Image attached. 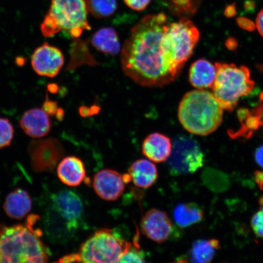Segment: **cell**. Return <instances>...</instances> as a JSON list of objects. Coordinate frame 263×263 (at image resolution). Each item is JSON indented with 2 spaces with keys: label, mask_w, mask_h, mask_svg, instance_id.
<instances>
[{
  "label": "cell",
  "mask_w": 263,
  "mask_h": 263,
  "mask_svg": "<svg viewBox=\"0 0 263 263\" xmlns=\"http://www.w3.org/2000/svg\"><path fill=\"white\" fill-rule=\"evenodd\" d=\"M168 23L163 12L144 16L131 29L121 49L124 73L144 87H162L175 81L181 73L163 42Z\"/></svg>",
  "instance_id": "6da1fadb"
},
{
  "label": "cell",
  "mask_w": 263,
  "mask_h": 263,
  "mask_svg": "<svg viewBox=\"0 0 263 263\" xmlns=\"http://www.w3.org/2000/svg\"><path fill=\"white\" fill-rule=\"evenodd\" d=\"M178 118L184 129L197 136H205L221 124L223 109L215 95L205 90L188 92L181 100Z\"/></svg>",
  "instance_id": "7a4b0ae2"
},
{
  "label": "cell",
  "mask_w": 263,
  "mask_h": 263,
  "mask_svg": "<svg viewBox=\"0 0 263 263\" xmlns=\"http://www.w3.org/2000/svg\"><path fill=\"white\" fill-rule=\"evenodd\" d=\"M84 204L80 196L71 190L52 194L45 210V232L53 241L61 242L77 231L84 216Z\"/></svg>",
  "instance_id": "3957f363"
},
{
  "label": "cell",
  "mask_w": 263,
  "mask_h": 263,
  "mask_svg": "<svg viewBox=\"0 0 263 263\" xmlns=\"http://www.w3.org/2000/svg\"><path fill=\"white\" fill-rule=\"evenodd\" d=\"M48 259L47 249L29 223L0 227V263H47Z\"/></svg>",
  "instance_id": "277c9868"
},
{
  "label": "cell",
  "mask_w": 263,
  "mask_h": 263,
  "mask_svg": "<svg viewBox=\"0 0 263 263\" xmlns=\"http://www.w3.org/2000/svg\"><path fill=\"white\" fill-rule=\"evenodd\" d=\"M86 0H51L41 26L42 34L51 37L62 31L78 39L91 29Z\"/></svg>",
  "instance_id": "5b68a950"
},
{
  "label": "cell",
  "mask_w": 263,
  "mask_h": 263,
  "mask_svg": "<svg viewBox=\"0 0 263 263\" xmlns=\"http://www.w3.org/2000/svg\"><path fill=\"white\" fill-rule=\"evenodd\" d=\"M216 75L212 88L213 95L223 110L232 111L240 98L254 89L255 82L246 66L233 64H215Z\"/></svg>",
  "instance_id": "8992f818"
},
{
  "label": "cell",
  "mask_w": 263,
  "mask_h": 263,
  "mask_svg": "<svg viewBox=\"0 0 263 263\" xmlns=\"http://www.w3.org/2000/svg\"><path fill=\"white\" fill-rule=\"evenodd\" d=\"M131 243L112 229L97 230L76 254L77 263H117Z\"/></svg>",
  "instance_id": "52a82bcc"
},
{
  "label": "cell",
  "mask_w": 263,
  "mask_h": 263,
  "mask_svg": "<svg viewBox=\"0 0 263 263\" xmlns=\"http://www.w3.org/2000/svg\"><path fill=\"white\" fill-rule=\"evenodd\" d=\"M199 38L198 29L186 16H182L177 22H168L164 26V44L174 63L181 70L192 57Z\"/></svg>",
  "instance_id": "ba28073f"
},
{
  "label": "cell",
  "mask_w": 263,
  "mask_h": 263,
  "mask_svg": "<svg viewBox=\"0 0 263 263\" xmlns=\"http://www.w3.org/2000/svg\"><path fill=\"white\" fill-rule=\"evenodd\" d=\"M204 154L199 144L192 137L180 136L172 143L167 167L173 176L195 173L204 163Z\"/></svg>",
  "instance_id": "9c48e42d"
},
{
  "label": "cell",
  "mask_w": 263,
  "mask_h": 263,
  "mask_svg": "<svg viewBox=\"0 0 263 263\" xmlns=\"http://www.w3.org/2000/svg\"><path fill=\"white\" fill-rule=\"evenodd\" d=\"M28 153L32 167L36 172H48L54 168L64 154L60 141L54 138L33 141L29 144Z\"/></svg>",
  "instance_id": "30bf717a"
},
{
  "label": "cell",
  "mask_w": 263,
  "mask_h": 263,
  "mask_svg": "<svg viewBox=\"0 0 263 263\" xmlns=\"http://www.w3.org/2000/svg\"><path fill=\"white\" fill-rule=\"evenodd\" d=\"M141 229L144 236L159 244L171 239L174 232L173 223L167 214L156 209L148 210L143 216Z\"/></svg>",
  "instance_id": "8fae6325"
},
{
  "label": "cell",
  "mask_w": 263,
  "mask_h": 263,
  "mask_svg": "<svg viewBox=\"0 0 263 263\" xmlns=\"http://www.w3.org/2000/svg\"><path fill=\"white\" fill-rule=\"evenodd\" d=\"M64 64V57L60 49L47 43L36 49L32 55V67L42 77H57Z\"/></svg>",
  "instance_id": "7c38bea8"
},
{
  "label": "cell",
  "mask_w": 263,
  "mask_h": 263,
  "mask_svg": "<svg viewBox=\"0 0 263 263\" xmlns=\"http://www.w3.org/2000/svg\"><path fill=\"white\" fill-rule=\"evenodd\" d=\"M124 175L110 169L100 171L94 176L93 188L98 196L106 201H115L125 190Z\"/></svg>",
  "instance_id": "4fadbf2b"
},
{
  "label": "cell",
  "mask_w": 263,
  "mask_h": 263,
  "mask_svg": "<svg viewBox=\"0 0 263 263\" xmlns=\"http://www.w3.org/2000/svg\"><path fill=\"white\" fill-rule=\"evenodd\" d=\"M20 126L28 136L39 139L49 133L51 124L48 115L42 108H35L26 111L20 120Z\"/></svg>",
  "instance_id": "5bb4252c"
},
{
  "label": "cell",
  "mask_w": 263,
  "mask_h": 263,
  "mask_svg": "<svg viewBox=\"0 0 263 263\" xmlns=\"http://www.w3.org/2000/svg\"><path fill=\"white\" fill-rule=\"evenodd\" d=\"M172 150V140L169 137L160 133L149 134L142 144L143 155L154 163H162L167 161Z\"/></svg>",
  "instance_id": "9a60e30c"
},
{
  "label": "cell",
  "mask_w": 263,
  "mask_h": 263,
  "mask_svg": "<svg viewBox=\"0 0 263 263\" xmlns=\"http://www.w3.org/2000/svg\"><path fill=\"white\" fill-rule=\"evenodd\" d=\"M57 173L61 182L69 186L80 185L86 177L83 162L74 156H69L62 159L58 164Z\"/></svg>",
  "instance_id": "2e32d148"
},
{
  "label": "cell",
  "mask_w": 263,
  "mask_h": 263,
  "mask_svg": "<svg viewBox=\"0 0 263 263\" xmlns=\"http://www.w3.org/2000/svg\"><path fill=\"white\" fill-rule=\"evenodd\" d=\"M130 181L138 188L147 189L152 186L158 179V170L152 161L139 159L135 161L129 168Z\"/></svg>",
  "instance_id": "e0dca14e"
},
{
  "label": "cell",
  "mask_w": 263,
  "mask_h": 263,
  "mask_svg": "<svg viewBox=\"0 0 263 263\" xmlns=\"http://www.w3.org/2000/svg\"><path fill=\"white\" fill-rule=\"evenodd\" d=\"M216 75L215 65L205 59H199L191 66L189 81L198 90L212 88Z\"/></svg>",
  "instance_id": "ac0fdd59"
},
{
  "label": "cell",
  "mask_w": 263,
  "mask_h": 263,
  "mask_svg": "<svg viewBox=\"0 0 263 263\" xmlns=\"http://www.w3.org/2000/svg\"><path fill=\"white\" fill-rule=\"evenodd\" d=\"M32 200L26 191L18 189L10 193L6 197L4 210L9 218L22 219L30 212Z\"/></svg>",
  "instance_id": "d6986e66"
},
{
  "label": "cell",
  "mask_w": 263,
  "mask_h": 263,
  "mask_svg": "<svg viewBox=\"0 0 263 263\" xmlns=\"http://www.w3.org/2000/svg\"><path fill=\"white\" fill-rule=\"evenodd\" d=\"M91 44L98 51L111 55H117L121 50L119 37L111 27L99 29L92 35Z\"/></svg>",
  "instance_id": "ffe728a7"
},
{
  "label": "cell",
  "mask_w": 263,
  "mask_h": 263,
  "mask_svg": "<svg viewBox=\"0 0 263 263\" xmlns=\"http://www.w3.org/2000/svg\"><path fill=\"white\" fill-rule=\"evenodd\" d=\"M203 212L195 203H181L173 211V218L177 226L184 229L202 221Z\"/></svg>",
  "instance_id": "44dd1931"
},
{
  "label": "cell",
  "mask_w": 263,
  "mask_h": 263,
  "mask_svg": "<svg viewBox=\"0 0 263 263\" xmlns=\"http://www.w3.org/2000/svg\"><path fill=\"white\" fill-rule=\"evenodd\" d=\"M220 248L218 239H198L193 242L190 250L192 263H210Z\"/></svg>",
  "instance_id": "7402d4cb"
},
{
  "label": "cell",
  "mask_w": 263,
  "mask_h": 263,
  "mask_svg": "<svg viewBox=\"0 0 263 263\" xmlns=\"http://www.w3.org/2000/svg\"><path fill=\"white\" fill-rule=\"evenodd\" d=\"M88 12L97 18H106L117 11V0H86Z\"/></svg>",
  "instance_id": "603a6c76"
},
{
  "label": "cell",
  "mask_w": 263,
  "mask_h": 263,
  "mask_svg": "<svg viewBox=\"0 0 263 263\" xmlns=\"http://www.w3.org/2000/svg\"><path fill=\"white\" fill-rule=\"evenodd\" d=\"M139 237L134 239V242L124 252L117 263H146L145 254L138 242Z\"/></svg>",
  "instance_id": "cb8c5ba5"
},
{
  "label": "cell",
  "mask_w": 263,
  "mask_h": 263,
  "mask_svg": "<svg viewBox=\"0 0 263 263\" xmlns=\"http://www.w3.org/2000/svg\"><path fill=\"white\" fill-rule=\"evenodd\" d=\"M14 128L8 119L0 118V148L7 147L11 144L14 138Z\"/></svg>",
  "instance_id": "d4e9b609"
},
{
  "label": "cell",
  "mask_w": 263,
  "mask_h": 263,
  "mask_svg": "<svg viewBox=\"0 0 263 263\" xmlns=\"http://www.w3.org/2000/svg\"><path fill=\"white\" fill-rule=\"evenodd\" d=\"M175 11L182 14H194L199 7L200 0H172Z\"/></svg>",
  "instance_id": "484cf974"
},
{
  "label": "cell",
  "mask_w": 263,
  "mask_h": 263,
  "mask_svg": "<svg viewBox=\"0 0 263 263\" xmlns=\"http://www.w3.org/2000/svg\"><path fill=\"white\" fill-rule=\"evenodd\" d=\"M259 210L252 216L251 227L255 234L263 238V196L258 199Z\"/></svg>",
  "instance_id": "4316f807"
},
{
  "label": "cell",
  "mask_w": 263,
  "mask_h": 263,
  "mask_svg": "<svg viewBox=\"0 0 263 263\" xmlns=\"http://www.w3.org/2000/svg\"><path fill=\"white\" fill-rule=\"evenodd\" d=\"M152 0H124L125 4L134 11H143L146 9Z\"/></svg>",
  "instance_id": "83f0119b"
},
{
  "label": "cell",
  "mask_w": 263,
  "mask_h": 263,
  "mask_svg": "<svg viewBox=\"0 0 263 263\" xmlns=\"http://www.w3.org/2000/svg\"><path fill=\"white\" fill-rule=\"evenodd\" d=\"M57 102L49 100L47 95L44 104H43L42 109L48 115H55L59 110Z\"/></svg>",
  "instance_id": "f1b7e54d"
},
{
  "label": "cell",
  "mask_w": 263,
  "mask_h": 263,
  "mask_svg": "<svg viewBox=\"0 0 263 263\" xmlns=\"http://www.w3.org/2000/svg\"><path fill=\"white\" fill-rule=\"evenodd\" d=\"M236 22L240 28L244 30L252 32L254 31L256 28V25L251 20L240 16L236 19Z\"/></svg>",
  "instance_id": "f546056e"
},
{
  "label": "cell",
  "mask_w": 263,
  "mask_h": 263,
  "mask_svg": "<svg viewBox=\"0 0 263 263\" xmlns=\"http://www.w3.org/2000/svg\"><path fill=\"white\" fill-rule=\"evenodd\" d=\"M255 159L258 165L263 168V145L259 146L255 151Z\"/></svg>",
  "instance_id": "4dcf8cb0"
},
{
  "label": "cell",
  "mask_w": 263,
  "mask_h": 263,
  "mask_svg": "<svg viewBox=\"0 0 263 263\" xmlns=\"http://www.w3.org/2000/svg\"><path fill=\"white\" fill-rule=\"evenodd\" d=\"M256 27L257 28L259 34L263 37V9L259 12L256 18Z\"/></svg>",
  "instance_id": "1f68e13d"
},
{
  "label": "cell",
  "mask_w": 263,
  "mask_h": 263,
  "mask_svg": "<svg viewBox=\"0 0 263 263\" xmlns=\"http://www.w3.org/2000/svg\"><path fill=\"white\" fill-rule=\"evenodd\" d=\"M236 14V7L235 3L229 5L224 10V15L228 18L233 17Z\"/></svg>",
  "instance_id": "d6a6232c"
},
{
  "label": "cell",
  "mask_w": 263,
  "mask_h": 263,
  "mask_svg": "<svg viewBox=\"0 0 263 263\" xmlns=\"http://www.w3.org/2000/svg\"><path fill=\"white\" fill-rule=\"evenodd\" d=\"M54 263H77V255L74 254L65 256Z\"/></svg>",
  "instance_id": "836d02e7"
},
{
  "label": "cell",
  "mask_w": 263,
  "mask_h": 263,
  "mask_svg": "<svg viewBox=\"0 0 263 263\" xmlns=\"http://www.w3.org/2000/svg\"><path fill=\"white\" fill-rule=\"evenodd\" d=\"M254 178L259 189L263 190V171H256L254 173Z\"/></svg>",
  "instance_id": "e575fe53"
},
{
  "label": "cell",
  "mask_w": 263,
  "mask_h": 263,
  "mask_svg": "<svg viewBox=\"0 0 263 263\" xmlns=\"http://www.w3.org/2000/svg\"><path fill=\"white\" fill-rule=\"evenodd\" d=\"M226 46L229 49L234 50V49L237 48L238 42L234 38L230 37L226 41Z\"/></svg>",
  "instance_id": "d590c367"
},
{
  "label": "cell",
  "mask_w": 263,
  "mask_h": 263,
  "mask_svg": "<svg viewBox=\"0 0 263 263\" xmlns=\"http://www.w3.org/2000/svg\"><path fill=\"white\" fill-rule=\"evenodd\" d=\"M64 116V111L62 108H59V111H58L57 115H55V117H57L58 120H62Z\"/></svg>",
  "instance_id": "8d00e7d4"
},
{
  "label": "cell",
  "mask_w": 263,
  "mask_h": 263,
  "mask_svg": "<svg viewBox=\"0 0 263 263\" xmlns=\"http://www.w3.org/2000/svg\"><path fill=\"white\" fill-rule=\"evenodd\" d=\"M48 90L51 93H55L58 90V87L54 84H50L48 85Z\"/></svg>",
  "instance_id": "74e56055"
},
{
  "label": "cell",
  "mask_w": 263,
  "mask_h": 263,
  "mask_svg": "<svg viewBox=\"0 0 263 263\" xmlns=\"http://www.w3.org/2000/svg\"><path fill=\"white\" fill-rule=\"evenodd\" d=\"M171 263H189V261L186 258H182Z\"/></svg>",
  "instance_id": "f35d334b"
}]
</instances>
